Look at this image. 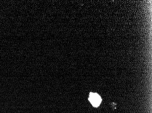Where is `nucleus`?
<instances>
[{
    "label": "nucleus",
    "instance_id": "obj_1",
    "mask_svg": "<svg viewBox=\"0 0 152 113\" xmlns=\"http://www.w3.org/2000/svg\"><path fill=\"white\" fill-rule=\"evenodd\" d=\"M89 101L91 103L94 107H98L102 101L101 97L96 93H90Z\"/></svg>",
    "mask_w": 152,
    "mask_h": 113
}]
</instances>
